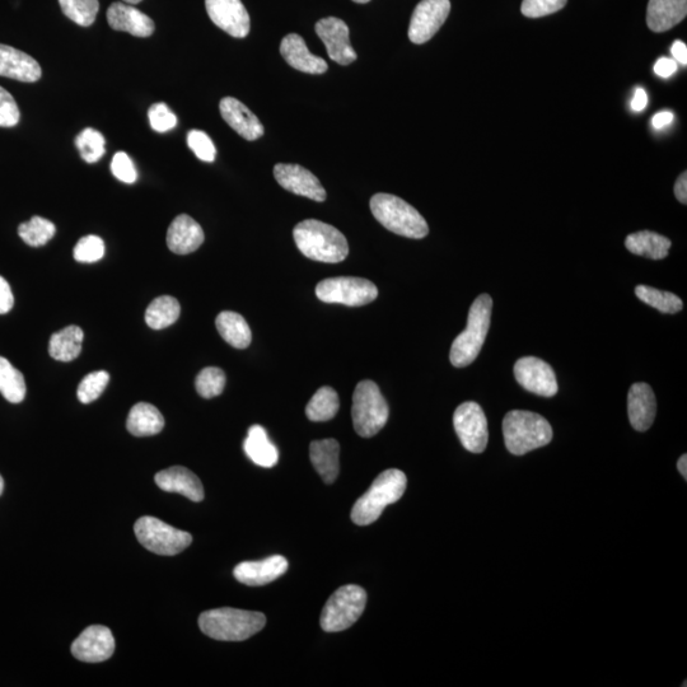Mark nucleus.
<instances>
[{"label":"nucleus","instance_id":"obj_37","mask_svg":"<svg viewBox=\"0 0 687 687\" xmlns=\"http://www.w3.org/2000/svg\"><path fill=\"white\" fill-rule=\"evenodd\" d=\"M56 227L53 222L41 217H32L31 221L20 224L18 235L23 242L31 247L45 246L55 236Z\"/></svg>","mask_w":687,"mask_h":687},{"label":"nucleus","instance_id":"obj_50","mask_svg":"<svg viewBox=\"0 0 687 687\" xmlns=\"http://www.w3.org/2000/svg\"><path fill=\"white\" fill-rule=\"evenodd\" d=\"M672 121H674V114H672L670 111H662L658 112L657 115H654V118L652 119V125L654 129L661 130L666 128V126L671 125Z\"/></svg>","mask_w":687,"mask_h":687},{"label":"nucleus","instance_id":"obj_7","mask_svg":"<svg viewBox=\"0 0 687 687\" xmlns=\"http://www.w3.org/2000/svg\"><path fill=\"white\" fill-rule=\"evenodd\" d=\"M390 409L380 387L373 381L359 382L353 395L352 418L355 432L363 438L376 436L389 420Z\"/></svg>","mask_w":687,"mask_h":687},{"label":"nucleus","instance_id":"obj_20","mask_svg":"<svg viewBox=\"0 0 687 687\" xmlns=\"http://www.w3.org/2000/svg\"><path fill=\"white\" fill-rule=\"evenodd\" d=\"M107 22L112 30L128 32L137 37L152 36L156 30L151 17L126 3H112L107 11Z\"/></svg>","mask_w":687,"mask_h":687},{"label":"nucleus","instance_id":"obj_39","mask_svg":"<svg viewBox=\"0 0 687 687\" xmlns=\"http://www.w3.org/2000/svg\"><path fill=\"white\" fill-rule=\"evenodd\" d=\"M76 146L84 161L96 163L104 157L106 140L98 130L86 128L78 134Z\"/></svg>","mask_w":687,"mask_h":687},{"label":"nucleus","instance_id":"obj_46","mask_svg":"<svg viewBox=\"0 0 687 687\" xmlns=\"http://www.w3.org/2000/svg\"><path fill=\"white\" fill-rule=\"evenodd\" d=\"M20 110L17 102L11 93L0 87V126L2 128H13L20 123Z\"/></svg>","mask_w":687,"mask_h":687},{"label":"nucleus","instance_id":"obj_30","mask_svg":"<svg viewBox=\"0 0 687 687\" xmlns=\"http://www.w3.org/2000/svg\"><path fill=\"white\" fill-rule=\"evenodd\" d=\"M671 241L656 232L640 231L626 237L625 246L632 254L662 260L671 249Z\"/></svg>","mask_w":687,"mask_h":687},{"label":"nucleus","instance_id":"obj_6","mask_svg":"<svg viewBox=\"0 0 687 687\" xmlns=\"http://www.w3.org/2000/svg\"><path fill=\"white\" fill-rule=\"evenodd\" d=\"M373 217L396 235L420 240L428 236L429 227L422 214L399 196L376 194L371 199Z\"/></svg>","mask_w":687,"mask_h":687},{"label":"nucleus","instance_id":"obj_57","mask_svg":"<svg viewBox=\"0 0 687 687\" xmlns=\"http://www.w3.org/2000/svg\"><path fill=\"white\" fill-rule=\"evenodd\" d=\"M353 2L358 3V4H366L368 2H371V0H353Z\"/></svg>","mask_w":687,"mask_h":687},{"label":"nucleus","instance_id":"obj_36","mask_svg":"<svg viewBox=\"0 0 687 687\" xmlns=\"http://www.w3.org/2000/svg\"><path fill=\"white\" fill-rule=\"evenodd\" d=\"M635 294L646 305L656 308L662 313H668V315H675L684 308V302L676 294L663 292L660 289L648 287V285H638L635 288Z\"/></svg>","mask_w":687,"mask_h":687},{"label":"nucleus","instance_id":"obj_9","mask_svg":"<svg viewBox=\"0 0 687 687\" xmlns=\"http://www.w3.org/2000/svg\"><path fill=\"white\" fill-rule=\"evenodd\" d=\"M134 531L140 544L158 555L180 554L193 542V536L189 532L181 531L154 517L139 518L135 522Z\"/></svg>","mask_w":687,"mask_h":687},{"label":"nucleus","instance_id":"obj_25","mask_svg":"<svg viewBox=\"0 0 687 687\" xmlns=\"http://www.w3.org/2000/svg\"><path fill=\"white\" fill-rule=\"evenodd\" d=\"M280 54L285 62L299 72L307 74H324L327 72L326 60L310 53L305 40L297 34H289L280 44Z\"/></svg>","mask_w":687,"mask_h":687},{"label":"nucleus","instance_id":"obj_23","mask_svg":"<svg viewBox=\"0 0 687 687\" xmlns=\"http://www.w3.org/2000/svg\"><path fill=\"white\" fill-rule=\"evenodd\" d=\"M156 484L163 492L179 493L193 502H202L204 488L202 481L193 471L182 466L170 467L156 475Z\"/></svg>","mask_w":687,"mask_h":687},{"label":"nucleus","instance_id":"obj_18","mask_svg":"<svg viewBox=\"0 0 687 687\" xmlns=\"http://www.w3.org/2000/svg\"><path fill=\"white\" fill-rule=\"evenodd\" d=\"M288 560L282 555H273L260 562H245L238 564L233 570V576L238 582L250 587L265 586L287 573Z\"/></svg>","mask_w":687,"mask_h":687},{"label":"nucleus","instance_id":"obj_1","mask_svg":"<svg viewBox=\"0 0 687 687\" xmlns=\"http://www.w3.org/2000/svg\"><path fill=\"white\" fill-rule=\"evenodd\" d=\"M293 237L303 255L320 263L338 264L349 255L348 241L343 233L316 219L298 223L293 229Z\"/></svg>","mask_w":687,"mask_h":687},{"label":"nucleus","instance_id":"obj_24","mask_svg":"<svg viewBox=\"0 0 687 687\" xmlns=\"http://www.w3.org/2000/svg\"><path fill=\"white\" fill-rule=\"evenodd\" d=\"M40 64L32 56L12 46L0 44V77L35 83L41 78Z\"/></svg>","mask_w":687,"mask_h":687},{"label":"nucleus","instance_id":"obj_54","mask_svg":"<svg viewBox=\"0 0 687 687\" xmlns=\"http://www.w3.org/2000/svg\"><path fill=\"white\" fill-rule=\"evenodd\" d=\"M677 469H679L680 474L684 476V479L686 480L687 478V456L682 455L680 457L679 462H677Z\"/></svg>","mask_w":687,"mask_h":687},{"label":"nucleus","instance_id":"obj_44","mask_svg":"<svg viewBox=\"0 0 687 687\" xmlns=\"http://www.w3.org/2000/svg\"><path fill=\"white\" fill-rule=\"evenodd\" d=\"M568 0H523L522 14L528 18H540L559 12Z\"/></svg>","mask_w":687,"mask_h":687},{"label":"nucleus","instance_id":"obj_31","mask_svg":"<svg viewBox=\"0 0 687 687\" xmlns=\"http://www.w3.org/2000/svg\"><path fill=\"white\" fill-rule=\"evenodd\" d=\"M83 338V330L76 325L65 327L53 334L49 343L51 358L59 362L74 361L82 352Z\"/></svg>","mask_w":687,"mask_h":687},{"label":"nucleus","instance_id":"obj_3","mask_svg":"<svg viewBox=\"0 0 687 687\" xmlns=\"http://www.w3.org/2000/svg\"><path fill=\"white\" fill-rule=\"evenodd\" d=\"M503 436L512 455L523 456L549 445L553 428L540 414L525 410L509 411L503 420Z\"/></svg>","mask_w":687,"mask_h":687},{"label":"nucleus","instance_id":"obj_33","mask_svg":"<svg viewBox=\"0 0 687 687\" xmlns=\"http://www.w3.org/2000/svg\"><path fill=\"white\" fill-rule=\"evenodd\" d=\"M181 306L176 298L162 296L154 299L146 311V322L153 330H162L179 320Z\"/></svg>","mask_w":687,"mask_h":687},{"label":"nucleus","instance_id":"obj_42","mask_svg":"<svg viewBox=\"0 0 687 687\" xmlns=\"http://www.w3.org/2000/svg\"><path fill=\"white\" fill-rule=\"evenodd\" d=\"M105 256V242L98 236H86L74 247V259L79 263H97Z\"/></svg>","mask_w":687,"mask_h":687},{"label":"nucleus","instance_id":"obj_2","mask_svg":"<svg viewBox=\"0 0 687 687\" xmlns=\"http://www.w3.org/2000/svg\"><path fill=\"white\" fill-rule=\"evenodd\" d=\"M266 625L264 614L231 607L203 612L199 626L209 638L222 642H243L261 632Z\"/></svg>","mask_w":687,"mask_h":687},{"label":"nucleus","instance_id":"obj_29","mask_svg":"<svg viewBox=\"0 0 687 687\" xmlns=\"http://www.w3.org/2000/svg\"><path fill=\"white\" fill-rule=\"evenodd\" d=\"M165 419L161 411L148 403H139L130 410L126 428L135 437H151L161 433Z\"/></svg>","mask_w":687,"mask_h":687},{"label":"nucleus","instance_id":"obj_13","mask_svg":"<svg viewBox=\"0 0 687 687\" xmlns=\"http://www.w3.org/2000/svg\"><path fill=\"white\" fill-rule=\"evenodd\" d=\"M514 376L523 389L532 394L553 397L558 394V381L554 369L536 357H525L514 366Z\"/></svg>","mask_w":687,"mask_h":687},{"label":"nucleus","instance_id":"obj_8","mask_svg":"<svg viewBox=\"0 0 687 687\" xmlns=\"http://www.w3.org/2000/svg\"><path fill=\"white\" fill-rule=\"evenodd\" d=\"M367 605V593L362 587L348 584L339 588L326 602L320 624L324 632H344L357 623Z\"/></svg>","mask_w":687,"mask_h":687},{"label":"nucleus","instance_id":"obj_52","mask_svg":"<svg viewBox=\"0 0 687 687\" xmlns=\"http://www.w3.org/2000/svg\"><path fill=\"white\" fill-rule=\"evenodd\" d=\"M672 56L676 63L687 65V46L682 41H675L671 48Z\"/></svg>","mask_w":687,"mask_h":687},{"label":"nucleus","instance_id":"obj_11","mask_svg":"<svg viewBox=\"0 0 687 687\" xmlns=\"http://www.w3.org/2000/svg\"><path fill=\"white\" fill-rule=\"evenodd\" d=\"M453 425L462 446L472 453L485 451L489 441L488 420L484 410L476 403H464L458 406L453 415Z\"/></svg>","mask_w":687,"mask_h":687},{"label":"nucleus","instance_id":"obj_27","mask_svg":"<svg viewBox=\"0 0 687 687\" xmlns=\"http://www.w3.org/2000/svg\"><path fill=\"white\" fill-rule=\"evenodd\" d=\"M340 445L336 439L313 441L310 446V457L313 467L319 472L326 484L335 483L340 472Z\"/></svg>","mask_w":687,"mask_h":687},{"label":"nucleus","instance_id":"obj_35","mask_svg":"<svg viewBox=\"0 0 687 687\" xmlns=\"http://www.w3.org/2000/svg\"><path fill=\"white\" fill-rule=\"evenodd\" d=\"M0 392L12 404L22 403L27 392L25 377L3 357H0Z\"/></svg>","mask_w":687,"mask_h":687},{"label":"nucleus","instance_id":"obj_16","mask_svg":"<svg viewBox=\"0 0 687 687\" xmlns=\"http://www.w3.org/2000/svg\"><path fill=\"white\" fill-rule=\"evenodd\" d=\"M114 652V635L109 628L102 625L90 626L72 644V654L81 662H105Z\"/></svg>","mask_w":687,"mask_h":687},{"label":"nucleus","instance_id":"obj_10","mask_svg":"<svg viewBox=\"0 0 687 687\" xmlns=\"http://www.w3.org/2000/svg\"><path fill=\"white\" fill-rule=\"evenodd\" d=\"M316 296L325 303L361 307L375 301L378 289L371 280L363 278H330L317 284Z\"/></svg>","mask_w":687,"mask_h":687},{"label":"nucleus","instance_id":"obj_21","mask_svg":"<svg viewBox=\"0 0 687 687\" xmlns=\"http://www.w3.org/2000/svg\"><path fill=\"white\" fill-rule=\"evenodd\" d=\"M629 420L635 431L646 432L652 427L657 414V401L647 383H634L628 395Z\"/></svg>","mask_w":687,"mask_h":687},{"label":"nucleus","instance_id":"obj_55","mask_svg":"<svg viewBox=\"0 0 687 687\" xmlns=\"http://www.w3.org/2000/svg\"><path fill=\"white\" fill-rule=\"evenodd\" d=\"M3 490H4V480L2 478V475H0V495L3 494Z\"/></svg>","mask_w":687,"mask_h":687},{"label":"nucleus","instance_id":"obj_51","mask_svg":"<svg viewBox=\"0 0 687 687\" xmlns=\"http://www.w3.org/2000/svg\"><path fill=\"white\" fill-rule=\"evenodd\" d=\"M648 105V95L647 92L643 90V88H637L634 93V98L632 101V110L635 112H640L646 109Z\"/></svg>","mask_w":687,"mask_h":687},{"label":"nucleus","instance_id":"obj_19","mask_svg":"<svg viewBox=\"0 0 687 687\" xmlns=\"http://www.w3.org/2000/svg\"><path fill=\"white\" fill-rule=\"evenodd\" d=\"M222 118L231 126L243 139L257 140L263 137L265 130L259 118L249 107L243 105L241 101L233 97H224L219 104Z\"/></svg>","mask_w":687,"mask_h":687},{"label":"nucleus","instance_id":"obj_12","mask_svg":"<svg viewBox=\"0 0 687 687\" xmlns=\"http://www.w3.org/2000/svg\"><path fill=\"white\" fill-rule=\"evenodd\" d=\"M451 12L450 0H422L411 16L409 39L422 45L437 34Z\"/></svg>","mask_w":687,"mask_h":687},{"label":"nucleus","instance_id":"obj_49","mask_svg":"<svg viewBox=\"0 0 687 687\" xmlns=\"http://www.w3.org/2000/svg\"><path fill=\"white\" fill-rule=\"evenodd\" d=\"M676 70L677 63L674 59L661 58L657 60L656 64H654V73L661 78L674 76Z\"/></svg>","mask_w":687,"mask_h":687},{"label":"nucleus","instance_id":"obj_48","mask_svg":"<svg viewBox=\"0 0 687 687\" xmlns=\"http://www.w3.org/2000/svg\"><path fill=\"white\" fill-rule=\"evenodd\" d=\"M14 305V297L11 289V285L8 284L7 280L0 277V315L3 313H8L12 310Z\"/></svg>","mask_w":687,"mask_h":687},{"label":"nucleus","instance_id":"obj_53","mask_svg":"<svg viewBox=\"0 0 687 687\" xmlns=\"http://www.w3.org/2000/svg\"><path fill=\"white\" fill-rule=\"evenodd\" d=\"M675 195L677 200H679L680 203L686 204L687 203V174L684 172L679 179L676 181L675 185Z\"/></svg>","mask_w":687,"mask_h":687},{"label":"nucleus","instance_id":"obj_17","mask_svg":"<svg viewBox=\"0 0 687 687\" xmlns=\"http://www.w3.org/2000/svg\"><path fill=\"white\" fill-rule=\"evenodd\" d=\"M275 180L283 189L315 202H325L326 191L321 182L311 171L299 165L278 163L274 167Z\"/></svg>","mask_w":687,"mask_h":687},{"label":"nucleus","instance_id":"obj_43","mask_svg":"<svg viewBox=\"0 0 687 687\" xmlns=\"http://www.w3.org/2000/svg\"><path fill=\"white\" fill-rule=\"evenodd\" d=\"M188 144L195 153V156L203 162H214L217 156V149L213 140L202 130H191L188 135Z\"/></svg>","mask_w":687,"mask_h":687},{"label":"nucleus","instance_id":"obj_5","mask_svg":"<svg viewBox=\"0 0 687 687\" xmlns=\"http://www.w3.org/2000/svg\"><path fill=\"white\" fill-rule=\"evenodd\" d=\"M493 299L489 294H481L472 303L467 317V327L453 341L450 359L452 366L464 368L478 358L485 343L492 317Z\"/></svg>","mask_w":687,"mask_h":687},{"label":"nucleus","instance_id":"obj_14","mask_svg":"<svg viewBox=\"0 0 687 687\" xmlns=\"http://www.w3.org/2000/svg\"><path fill=\"white\" fill-rule=\"evenodd\" d=\"M205 8L214 25L228 35L236 39L249 35L250 16L241 0H205Z\"/></svg>","mask_w":687,"mask_h":687},{"label":"nucleus","instance_id":"obj_32","mask_svg":"<svg viewBox=\"0 0 687 687\" xmlns=\"http://www.w3.org/2000/svg\"><path fill=\"white\" fill-rule=\"evenodd\" d=\"M216 326L218 333L231 347L246 349L251 344L252 334L249 324L240 313L223 311L219 313Z\"/></svg>","mask_w":687,"mask_h":687},{"label":"nucleus","instance_id":"obj_56","mask_svg":"<svg viewBox=\"0 0 687 687\" xmlns=\"http://www.w3.org/2000/svg\"><path fill=\"white\" fill-rule=\"evenodd\" d=\"M126 4H138L142 2V0H124Z\"/></svg>","mask_w":687,"mask_h":687},{"label":"nucleus","instance_id":"obj_47","mask_svg":"<svg viewBox=\"0 0 687 687\" xmlns=\"http://www.w3.org/2000/svg\"><path fill=\"white\" fill-rule=\"evenodd\" d=\"M112 175L125 184H134L138 179L137 168L125 152L116 153L111 162Z\"/></svg>","mask_w":687,"mask_h":687},{"label":"nucleus","instance_id":"obj_38","mask_svg":"<svg viewBox=\"0 0 687 687\" xmlns=\"http://www.w3.org/2000/svg\"><path fill=\"white\" fill-rule=\"evenodd\" d=\"M59 4L65 16L82 27L92 26L100 11L98 0H59Z\"/></svg>","mask_w":687,"mask_h":687},{"label":"nucleus","instance_id":"obj_15","mask_svg":"<svg viewBox=\"0 0 687 687\" xmlns=\"http://www.w3.org/2000/svg\"><path fill=\"white\" fill-rule=\"evenodd\" d=\"M315 31L335 63L349 65L357 60V53L349 40V27L343 20L336 17L322 18L316 23Z\"/></svg>","mask_w":687,"mask_h":687},{"label":"nucleus","instance_id":"obj_41","mask_svg":"<svg viewBox=\"0 0 687 687\" xmlns=\"http://www.w3.org/2000/svg\"><path fill=\"white\" fill-rule=\"evenodd\" d=\"M110 375L106 371L92 372L79 383L77 395L82 404H91L102 395L109 385Z\"/></svg>","mask_w":687,"mask_h":687},{"label":"nucleus","instance_id":"obj_28","mask_svg":"<svg viewBox=\"0 0 687 687\" xmlns=\"http://www.w3.org/2000/svg\"><path fill=\"white\" fill-rule=\"evenodd\" d=\"M243 450H245L247 457L257 466L270 469V467L278 464V448L270 442L268 433L261 425H252L249 429V434H247V438L243 442Z\"/></svg>","mask_w":687,"mask_h":687},{"label":"nucleus","instance_id":"obj_4","mask_svg":"<svg viewBox=\"0 0 687 687\" xmlns=\"http://www.w3.org/2000/svg\"><path fill=\"white\" fill-rule=\"evenodd\" d=\"M408 479L403 471L390 469L378 475L371 488L357 500L352 509V521L358 526H368L381 517L390 504L403 497Z\"/></svg>","mask_w":687,"mask_h":687},{"label":"nucleus","instance_id":"obj_26","mask_svg":"<svg viewBox=\"0 0 687 687\" xmlns=\"http://www.w3.org/2000/svg\"><path fill=\"white\" fill-rule=\"evenodd\" d=\"M687 0H649L647 23L653 32H666L684 21Z\"/></svg>","mask_w":687,"mask_h":687},{"label":"nucleus","instance_id":"obj_22","mask_svg":"<svg viewBox=\"0 0 687 687\" xmlns=\"http://www.w3.org/2000/svg\"><path fill=\"white\" fill-rule=\"evenodd\" d=\"M202 226L188 214L176 217L167 231V246L174 254L189 255L203 245Z\"/></svg>","mask_w":687,"mask_h":687},{"label":"nucleus","instance_id":"obj_40","mask_svg":"<svg viewBox=\"0 0 687 687\" xmlns=\"http://www.w3.org/2000/svg\"><path fill=\"white\" fill-rule=\"evenodd\" d=\"M226 373L221 368L208 367L199 373L195 380V387L198 394L204 399H213L222 394L226 387Z\"/></svg>","mask_w":687,"mask_h":687},{"label":"nucleus","instance_id":"obj_45","mask_svg":"<svg viewBox=\"0 0 687 687\" xmlns=\"http://www.w3.org/2000/svg\"><path fill=\"white\" fill-rule=\"evenodd\" d=\"M149 124L158 133H167L177 125L174 112L166 104H154L148 111Z\"/></svg>","mask_w":687,"mask_h":687},{"label":"nucleus","instance_id":"obj_34","mask_svg":"<svg viewBox=\"0 0 687 687\" xmlns=\"http://www.w3.org/2000/svg\"><path fill=\"white\" fill-rule=\"evenodd\" d=\"M340 408L338 392L329 386L321 387L307 404L306 415L311 422H327L335 418Z\"/></svg>","mask_w":687,"mask_h":687}]
</instances>
